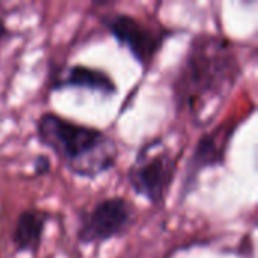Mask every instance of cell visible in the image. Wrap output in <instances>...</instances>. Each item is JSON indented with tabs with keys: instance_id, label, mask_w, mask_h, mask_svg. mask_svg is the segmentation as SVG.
I'll return each instance as SVG.
<instances>
[{
	"instance_id": "obj_1",
	"label": "cell",
	"mask_w": 258,
	"mask_h": 258,
	"mask_svg": "<svg viewBox=\"0 0 258 258\" xmlns=\"http://www.w3.org/2000/svg\"><path fill=\"white\" fill-rule=\"evenodd\" d=\"M242 74L234 45L221 36H197L172 82L177 107L194 122L213 119Z\"/></svg>"
},
{
	"instance_id": "obj_2",
	"label": "cell",
	"mask_w": 258,
	"mask_h": 258,
	"mask_svg": "<svg viewBox=\"0 0 258 258\" xmlns=\"http://www.w3.org/2000/svg\"><path fill=\"white\" fill-rule=\"evenodd\" d=\"M36 138L62 165L80 178L94 180L110 171L118 159L116 142L91 125L47 112L36 121Z\"/></svg>"
},
{
	"instance_id": "obj_3",
	"label": "cell",
	"mask_w": 258,
	"mask_h": 258,
	"mask_svg": "<svg viewBox=\"0 0 258 258\" xmlns=\"http://www.w3.org/2000/svg\"><path fill=\"white\" fill-rule=\"evenodd\" d=\"M177 171V159L162 139H153L136 154L127 180L136 195L153 206H162Z\"/></svg>"
},
{
	"instance_id": "obj_4",
	"label": "cell",
	"mask_w": 258,
	"mask_h": 258,
	"mask_svg": "<svg viewBox=\"0 0 258 258\" xmlns=\"http://www.w3.org/2000/svg\"><path fill=\"white\" fill-rule=\"evenodd\" d=\"M133 224V210L121 197L100 201L80 221L77 240L80 245H100L125 234Z\"/></svg>"
},
{
	"instance_id": "obj_5",
	"label": "cell",
	"mask_w": 258,
	"mask_h": 258,
	"mask_svg": "<svg viewBox=\"0 0 258 258\" xmlns=\"http://www.w3.org/2000/svg\"><path fill=\"white\" fill-rule=\"evenodd\" d=\"M104 26L118 41V44L127 48L135 60L145 70L151 67L156 54L169 33L163 29L150 27L144 21L127 14L109 15L104 20Z\"/></svg>"
},
{
	"instance_id": "obj_6",
	"label": "cell",
	"mask_w": 258,
	"mask_h": 258,
	"mask_svg": "<svg viewBox=\"0 0 258 258\" xmlns=\"http://www.w3.org/2000/svg\"><path fill=\"white\" fill-rule=\"evenodd\" d=\"M51 88L53 89L77 88V89L98 92L107 97L116 92V85L107 73L86 65H71L57 71L51 82Z\"/></svg>"
},
{
	"instance_id": "obj_7",
	"label": "cell",
	"mask_w": 258,
	"mask_h": 258,
	"mask_svg": "<svg viewBox=\"0 0 258 258\" xmlns=\"http://www.w3.org/2000/svg\"><path fill=\"white\" fill-rule=\"evenodd\" d=\"M233 135L231 128H221L210 135H206L200 139L195 147V151L190 157L187 166V177L184 178V184L192 183L197 175L206 169L213 166H221L225 159V151L228 148V141Z\"/></svg>"
},
{
	"instance_id": "obj_8",
	"label": "cell",
	"mask_w": 258,
	"mask_h": 258,
	"mask_svg": "<svg viewBox=\"0 0 258 258\" xmlns=\"http://www.w3.org/2000/svg\"><path fill=\"white\" fill-rule=\"evenodd\" d=\"M48 221L50 215L42 210L27 209L21 212L12 231V243L15 249L18 252L36 254L41 246Z\"/></svg>"
},
{
	"instance_id": "obj_9",
	"label": "cell",
	"mask_w": 258,
	"mask_h": 258,
	"mask_svg": "<svg viewBox=\"0 0 258 258\" xmlns=\"http://www.w3.org/2000/svg\"><path fill=\"white\" fill-rule=\"evenodd\" d=\"M48 168H50V162L45 159V157H38L36 159V163H35V172L36 174H45L47 171H48Z\"/></svg>"
},
{
	"instance_id": "obj_10",
	"label": "cell",
	"mask_w": 258,
	"mask_h": 258,
	"mask_svg": "<svg viewBox=\"0 0 258 258\" xmlns=\"http://www.w3.org/2000/svg\"><path fill=\"white\" fill-rule=\"evenodd\" d=\"M6 35V27L3 24V21L0 20V39H3V36Z\"/></svg>"
}]
</instances>
